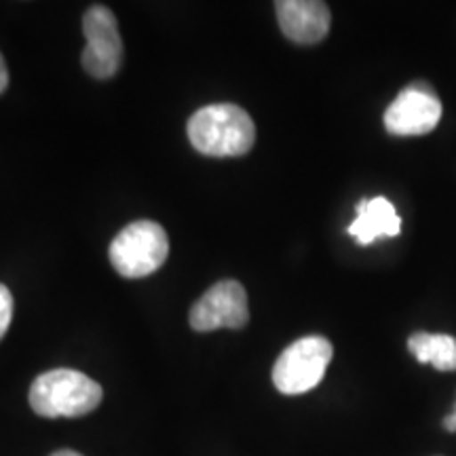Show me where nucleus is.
Segmentation results:
<instances>
[{
  "label": "nucleus",
  "instance_id": "1",
  "mask_svg": "<svg viewBox=\"0 0 456 456\" xmlns=\"http://www.w3.org/2000/svg\"><path fill=\"white\" fill-rule=\"evenodd\" d=\"M188 140L205 157H243L254 148L252 117L235 104H212L188 118Z\"/></svg>",
  "mask_w": 456,
  "mask_h": 456
},
{
  "label": "nucleus",
  "instance_id": "2",
  "mask_svg": "<svg viewBox=\"0 0 456 456\" xmlns=\"http://www.w3.org/2000/svg\"><path fill=\"white\" fill-rule=\"evenodd\" d=\"M104 391L87 374L70 368L49 370L30 387V406L45 419H77L94 412Z\"/></svg>",
  "mask_w": 456,
  "mask_h": 456
},
{
  "label": "nucleus",
  "instance_id": "3",
  "mask_svg": "<svg viewBox=\"0 0 456 456\" xmlns=\"http://www.w3.org/2000/svg\"><path fill=\"white\" fill-rule=\"evenodd\" d=\"M169 254V239L161 224L152 220L131 222L112 239L110 262L118 275L127 279L148 277L163 266Z\"/></svg>",
  "mask_w": 456,
  "mask_h": 456
},
{
  "label": "nucleus",
  "instance_id": "4",
  "mask_svg": "<svg viewBox=\"0 0 456 456\" xmlns=\"http://www.w3.org/2000/svg\"><path fill=\"white\" fill-rule=\"evenodd\" d=\"M334 346L323 336H305L285 349L273 368V385L283 395H302L322 383Z\"/></svg>",
  "mask_w": 456,
  "mask_h": 456
},
{
  "label": "nucleus",
  "instance_id": "5",
  "mask_svg": "<svg viewBox=\"0 0 456 456\" xmlns=\"http://www.w3.org/2000/svg\"><path fill=\"white\" fill-rule=\"evenodd\" d=\"M85 45L81 61L94 78H112L123 64V38L110 9L95 4L83 17Z\"/></svg>",
  "mask_w": 456,
  "mask_h": 456
},
{
  "label": "nucleus",
  "instance_id": "6",
  "mask_svg": "<svg viewBox=\"0 0 456 456\" xmlns=\"http://www.w3.org/2000/svg\"><path fill=\"white\" fill-rule=\"evenodd\" d=\"M248 294L235 279H224L212 285L191 309V326L197 332H212L218 328L241 330L248 326Z\"/></svg>",
  "mask_w": 456,
  "mask_h": 456
},
{
  "label": "nucleus",
  "instance_id": "7",
  "mask_svg": "<svg viewBox=\"0 0 456 456\" xmlns=\"http://www.w3.org/2000/svg\"><path fill=\"white\" fill-rule=\"evenodd\" d=\"M442 102L427 83H412L385 110V127L393 135H425L437 127Z\"/></svg>",
  "mask_w": 456,
  "mask_h": 456
},
{
  "label": "nucleus",
  "instance_id": "8",
  "mask_svg": "<svg viewBox=\"0 0 456 456\" xmlns=\"http://www.w3.org/2000/svg\"><path fill=\"white\" fill-rule=\"evenodd\" d=\"M279 28L289 41L315 45L328 37L332 15L326 3L319 0H281L275 4Z\"/></svg>",
  "mask_w": 456,
  "mask_h": 456
},
{
  "label": "nucleus",
  "instance_id": "9",
  "mask_svg": "<svg viewBox=\"0 0 456 456\" xmlns=\"http://www.w3.org/2000/svg\"><path fill=\"white\" fill-rule=\"evenodd\" d=\"M359 245L374 243L379 237H397L402 232V218L387 197L362 199L357 203V218L346 228Z\"/></svg>",
  "mask_w": 456,
  "mask_h": 456
},
{
  "label": "nucleus",
  "instance_id": "10",
  "mask_svg": "<svg viewBox=\"0 0 456 456\" xmlns=\"http://www.w3.org/2000/svg\"><path fill=\"white\" fill-rule=\"evenodd\" d=\"M408 349L420 363H431L440 372H456L454 336L416 332L408 338Z\"/></svg>",
  "mask_w": 456,
  "mask_h": 456
},
{
  "label": "nucleus",
  "instance_id": "11",
  "mask_svg": "<svg viewBox=\"0 0 456 456\" xmlns=\"http://www.w3.org/2000/svg\"><path fill=\"white\" fill-rule=\"evenodd\" d=\"M13 319V296H11L7 285L0 283V338L7 334Z\"/></svg>",
  "mask_w": 456,
  "mask_h": 456
},
{
  "label": "nucleus",
  "instance_id": "12",
  "mask_svg": "<svg viewBox=\"0 0 456 456\" xmlns=\"http://www.w3.org/2000/svg\"><path fill=\"white\" fill-rule=\"evenodd\" d=\"M7 85H9V70H7V64H4L3 55H0V94L7 89Z\"/></svg>",
  "mask_w": 456,
  "mask_h": 456
},
{
  "label": "nucleus",
  "instance_id": "13",
  "mask_svg": "<svg viewBox=\"0 0 456 456\" xmlns=\"http://www.w3.org/2000/svg\"><path fill=\"white\" fill-rule=\"evenodd\" d=\"M444 429L446 431H456V408H454V412L452 414H448L446 419H444Z\"/></svg>",
  "mask_w": 456,
  "mask_h": 456
},
{
  "label": "nucleus",
  "instance_id": "14",
  "mask_svg": "<svg viewBox=\"0 0 456 456\" xmlns=\"http://www.w3.org/2000/svg\"><path fill=\"white\" fill-rule=\"evenodd\" d=\"M51 456H83V454H78V452H74V450L64 448V450H57V452H53Z\"/></svg>",
  "mask_w": 456,
  "mask_h": 456
}]
</instances>
